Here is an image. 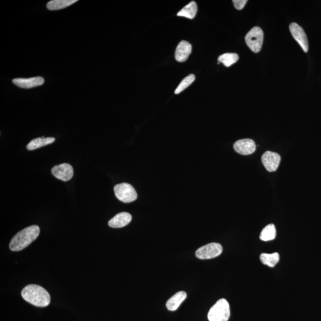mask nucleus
<instances>
[{"label": "nucleus", "instance_id": "nucleus-1", "mask_svg": "<svg viewBox=\"0 0 321 321\" xmlns=\"http://www.w3.org/2000/svg\"><path fill=\"white\" fill-rule=\"evenodd\" d=\"M21 294L25 301L34 306L44 307L50 303V294L41 286L29 285L23 289Z\"/></svg>", "mask_w": 321, "mask_h": 321}, {"label": "nucleus", "instance_id": "nucleus-2", "mask_svg": "<svg viewBox=\"0 0 321 321\" xmlns=\"http://www.w3.org/2000/svg\"><path fill=\"white\" fill-rule=\"evenodd\" d=\"M39 232V227L36 225L21 230L11 240L10 250L13 251L23 250L37 239Z\"/></svg>", "mask_w": 321, "mask_h": 321}, {"label": "nucleus", "instance_id": "nucleus-3", "mask_svg": "<svg viewBox=\"0 0 321 321\" xmlns=\"http://www.w3.org/2000/svg\"><path fill=\"white\" fill-rule=\"evenodd\" d=\"M230 316L229 302L225 299H221L209 310L208 319L209 321H228Z\"/></svg>", "mask_w": 321, "mask_h": 321}, {"label": "nucleus", "instance_id": "nucleus-4", "mask_svg": "<svg viewBox=\"0 0 321 321\" xmlns=\"http://www.w3.org/2000/svg\"><path fill=\"white\" fill-rule=\"evenodd\" d=\"M114 191L117 199L124 203L132 202L138 197L134 187L126 183L117 184L114 187Z\"/></svg>", "mask_w": 321, "mask_h": 321}, {"label": "nucleus", "instance_id": "nucleus-5", "mask_svg": "<svg viewBox=\"0 0 321 321\" xmlns=\"http://www.w3.org/2000/svg\"><path fill=\"white\" fill-rule=\"evenodd\" d=\"M264 32L259 27H255L249 32L245 37V41L249 48L253 52H260L263 44Z\"/></svg>", "mask_w": 321, "mask_h": 321}, {"label": "nucleus", "instance_id": "nucleus-6", "mask_svg": "<svg viewBox=\"0 0 321 321\" xmlns=\"http://www.w3.org/2000/svg\"><path fill=\"white\" fill-rule=\"evenodd\" d=\"M223 250V247L219 243H211L198 249L195 255L198 259H210L220 255Z\"/></svg>", "mask_w": 321, "mask_h": 321}, {"label": "nucleus", "instance_id": "nucleus-7", "mask_svg": "<svg viewBox=\"0 0 321 321\" xmlns=\"http://www.w3.org/2000/svg\"><path fill=\"white\" fill-rule=\"evenodd\" d=\"M290 31L294 39L301 45L304 53L308 52L309 44L306 34L301 26L296 23H292L290 26Z\"/></svg>", "mask_w": 321, "mask_h": 321}, {"label": "nucleus", "instance_id": "nucleus-8", "mask_svg": "<svg viewBox=\"0 0 321 321\" xmlns=\"http://www.w3.org/2000/svg\"><path fill=\"white\" fill-rule=\"evenodd\" d=\"M52 173L59 180L67 181L71 180L74 175L73 168L71 165L63 163L54 166L52 168Z\"/></svg>", "mask_w": 321, "mask_h": 321}, {"label": "nucleus", "instance_id": "nucleus-9", "mask_svg": "<svg viewBox=\"0 0 321 321\" xmlns=\"http://www.w3.org/2000/svg\"><path fill=\"white\" fill-rule=\"evenodd\" d=\"M262 164L269 172H274L277 170L281 161L280 155L276 152L267 151L261 157Z\"/></svg>", "mask_w": 321, "mask_h": 321}, {"label": "nucleus", "instance_id": "nucleus-10", "mask_svg": "<svg viewBox=\"0 0 321 321\" xmlns=\"http://www.w3.org/2000/svg\"><path fill=\"white\" fill-rule=\"evenodd\" d=\"M256 145L253 140L250 139H241L234 143L235 151L241 155H248L256 151Z\"/></svg>", "mask_w": 321, "mask_h": 321}, {"label": "nucleus", "instance_id": "nucleus-11", "mask_svg": "<svg viewBox=\"0 0 321 321\" xmlns=\"http://www.w3.org/2000/svg\"><path fill=\"white\" fill-rule=\"evenodd\" d=\"M44 79L42 77H34L28 79L16 78L13 80V84L23 89L39 87L44 84Z\"/></svg>", "mask_w": 321, "mask_h": 321}, {"label": "nucleus", "instance_id": "nucleus-12", "mask_svg": "<svg viewBox=\"0 0 321 321\" xmlns=\"http://www.w3.org/2000/svg\"><path fill=\"white\" fill-rule=\"evenodd\" d=\"M192 53V45L186 41H181L177 47L175 52L176 60L178 62H184Z\"/></svg>", "mask_w": 321, "mask_h": 321}, {"label": "nucleus", "instance_id": "nucleus-13", "mask_svg": "<svg viewBox=\"0 0 321 321\" xmlns=\"http://www.w3.org/2000/svg\"><path fill=\"white\" fill-rule=\"evenodd\" d=\"M132 219V216L129 213H120L108 221V226L112 228H122L129 224Z\"/></svg>", "mask_w": 321, "mask_h": 321}, {"label": "nucleus", "instance_id": "nucleus-14", "mask_svg": "<svg viewBox=\"0 0 321 321\" xmlns=\"http://www.w3.org/2000/svg\"><path fill=\"white\" fill-rule=\"evenodd\" d=\"M186 298L187 294L185 291H179L168 300L167 303H166V307L170 311H175Z\"/></svg>", "mask_w": 321, "mask_h": 321}, {"label": "nucleus", "instance_id": "nucleus-15", "mask_svg": "<svg viewBox=\"0 0 321 321\" xmlns=\"http://www.w3.org/2000/svg\"><path fill=\"white\" fill-rule=\"evenodd\" d=\"M55 139L54 138L49 137L38 138L33 139L30 143L27 144L26 148L29 151H33V150L41 148V147L47 145V144H52L54 143Z\"/></svg>", "mask_w": 321, "mask_h": 321}, {"label": "nucleus", "instance_id": "nucleus-16", "mask_svg": "<svg viewBox=\"0 0 321 321\" xmlns=\"http://www.w3.org/2000/svg\"><path fill=\"white\" fill-rule=\"evenodd\" d=\"M197 12V6L196 2L192 1L186 5V6H184L180 11H179L178 16L193 19L196 16Z\"/></svg>", "mask_w": 321, "mask_h": 321}, {"label": "nucleus", "instance_id": "nucleus-17", "mask_svg": "<svg viewBox=\"0 0 321 321\" xmlns=\"http://www.w3.org/2000/svg\"><path fill=\"white\" fill-rule=\"evenodd\" d=\"M77 1V0H53L48 2L47 7L50 10H61L73 4Z\"/></svg>", "mask_w": 321, "mask_h": 321}, {"label": "nucleus", "instance_id": "nucleus-18", "mask_svg": "<svg viewBox=\"0 0 321 321\" xmlns=\"http://www.w3.org/2000/svg\"><path fill=\"white\" fill-rule=\"evenodd\" d=\"M261 261L262 264L269 267H274L280 261V255L277 252L271 254L262 253L260 256Z\"/></svg>", "mask_w": 321, "mask_h": 321}, {"label": "nucleus", "instance_id": "nucleus-19", "mask_svg": "<svg viewBox=\"0 0 321 321\" xmlns=\"http://www.w3.org/2000/svg\"><path fill=\"white\" fill-rule=\"evenodd\" d=\"M276 229L274 224L268 225L262 230L260 234V239L264 242H268L276 237Z\"/></svg>", "mask_w": 321, "mask_h": 321}, {"label": "nucleus", "instance_id": "nucleus-20", "mask_svg": "<svg viewBox=\"0 0 321 321\" xmlns=\"http://www.w3.org/2000/svg\"><path fill=\"white\" fill-rule=\"evenodd\" d=\"M239 55L235 53H226L218 57L219 63H223L225 66L230 67L239 60Z\"/></svg>", "mask_w": 321, "mask_h": 321}, {"label": "nucleus", "instance_id": "nucleus-21", "mask_svg": "<svg viewBox=\"0 0 321 321\" xmlns=\"http://www.w3.org/2000/svg\"><path fill=\"white\" fill-rule=\"evenodd\" d=\"M195 76L194 74H190L188 76L185 77L179 84L178 87L176 88L175 90L176 94H178L182 92V91L186 89L187 87H189L193 82L195 81Z\"/></svg>", "mask_w": 321, "mask_h": 321}, {"label": "nucleus", "instance_id": "nucleus-22", "mask_svg": "<svg viewBox=\"0 0 321 321\" xmlns=\"http://www.w3.org/2000/svg\"><path fill=\"white\" fill-rule=\"evenodd\" d=\"M247 2L248 1H246V0H233L232 1L235 9L239 10L244 8Z\"/></svg>", "mask_w": 321, "mask_h": 321}]
</instances>
